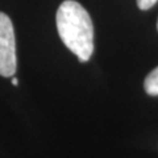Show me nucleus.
I'll use <instances>...</instances> for the list:
<instances>
[{
  "label": "nucleus",
  "mask_w": 158,
  "mask_h": 158,
  "mask_svg": "<svg viewBox=\"0 0 158 158\" xmlns=\"http://www.w3.org/2000/svg\"><path fill=\"white\" fill-rule=\"evenodd\" d=\"M145 92L150 96H158V66L146 75L144 81Z\"/></svg>",
  "instance_id": "7ed1b4c3"
},
{
  "label": "nucleus",
  "mask_w": 158,
  "mask_h": 158,
  "mask_svg": "<svg viewBox=\"0 0 158 158\" xmlns=\"http://www.w3.org/2000/svg\"><path fill=\"white\" fill-rule=\"evenodd\" d=\"M57 31L65 46L81 62L94 53V25L85 7L75 0H65L57 11Z\"/></svg>",
  "instance_id": "f257e3e1"
},
{
  "label": "nucleus",
  "mask_w": 158,
  "mask_h": 158,
  "mask_svg": "<svg viewBox=\"0 0 158 158\" xmlns=\"http://www.w3.org/2000/svg\"><path fill=\"white\" fill-rule=\"evenodd\" d=\"M11 82H12V85H15V86H17L19 85V79L17 78H11Z\"/></svg>",
  "instance_id": "39448f33"
},
{
  "label": "nucleus",
  "mask_w": 158,
  "mask_h": 158,
  "mask_svg": "<svg viewBox=\"0 0 158 158\" xmlns=\"http://www.w3.org/2000/svg\"><path fill=\"white\" fill-rule=\"evenodd\" d=\"M158 0H137V7L141 9V11H148L150 9Z\"/></svg>",
  "instance_id": "20e7f679"
},
{
  "label": "nucleus",
  "mask_w": 158,
  "mask_h": 158,
  "mask_svg": "<svg viewBox=\"0 0 158 158\" xmlns=\"http://www.w3.org/2000/svg\"><path fill=\"white\" fill-rule=\"evenodd\" d=\"M16 70L17 56L13 24L6 13L0 12V75L12 78Z\"/></svg>",
  "instance_id": "f03ea898"
},
{
  "label": "nucleus",
  "mask_w": 158,
  "mask_h": 158,
  "mask_svg": "<svg viewBox=\"0 0 158 158\" xmlns=\"http://www.w3.org/2000/svg\"><path fill=\"white\" fill-rule=\"evenodd\" d=\"M157 31H158V20H157Z\"/></svg>",
  "instance_id": "423d86ee"
}]
</instances>
